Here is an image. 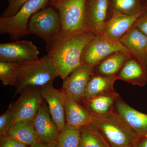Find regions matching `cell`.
<instances>
[{
	"instance_id": "1",
	"label": "cell",
	"mask_w": 147,
	"mask_h": 147,
	"mask_svg": "<svg viewBox=\"0 0 147 147\" xmlns=\"http://www.w3.org/2000/svg\"><path fill=\"white\" fill-rule=\"evenodd\" d=\"M95 36L88 31L71 34L61 33L46 45L47 57L63 81L82 64L84 48Z\"/></svg>"
},
{
	"instance_id": "2",
	"label": "cell",
	"mask_w": 147,
	"mask_h": 147,
	"mask_svg": "<svg viewBox=\"0 0 147 147\" xmlns=\"http://www.w3.org/2000/svg\"><path fill=\"white\" fill-rule=\"evenodd\" d=\"M59 76L47 55L36 60L18 63L14 96L30 89L41 90L53 85Z\"/></svg>"
},
{
	"instance_id": "3",
	"label": "cell",
	"mask_w": 147,
	"mask_h": 147,
	"mask_svg": "<svg viewBox=\"0 0 147 147\" xmlns=\"http://www.w3.org/2000/svg\"><path fill=\"white\" fill-rule=\"evenodd\" d=\"M91 124L110 147H133L140 138L114 111L104 116H92Z\"/></svg>"
},
{
	"instance_id": "4",
	"label": "cell",
	"mask_w": 147,
	"mask_h": 147,
	"mask_svg": "<svg viewBox=\"0 0 147 147\" xmlns=\"http://www.w3.org/2000/svg\"><path fill=\"white\" fill-rule=\"evenodd\" d=\"M51 0H29L16 14L8 18H0V33L7 34L11 39L18 40L28 35V24L32 16L47 6Z\"/></svg>"
},
{
	"instance_id": "5",
	"label": "cell",
	"mask_w": 147,
	"mask_h": 147,
	"mask_svg": "<svg viewBox=\"0 0 147 147\" xmlns=\"http://www.w3.org/2000/svg\"><path fill=\"white\" fill-rule=\"evenodd\" d=\"M87 0H51V6L59 12L61 34H71L88 31L86 25Z\"/></svg>"
},
{
	"instance_id": "6",
	"label": "cell",
	"mask_w": 147,
	"mask_h": 147,
	"mask_svg": "<svg viewBox=\"0 0 147 147\" xmlns=\"http://www.w3.org/2000/svg\"><path fill=\"white\" fill-rule=\"evenodd\" d=\"M28 28L30 34L41 38L46 45L51 44L61 32V22L59 12L52 6H46L32 16Z\"/></svg>"
},
{
	"instance_id": "7",
	"label": "cell",
	"mask_w": 147,
	"mask_h": 147,
	"mask_svg": "<svg viewBox=\"0 0 147 147\" xmlns=\"http://www.w3.org/2000/svg\"><path fill=\"white\" fill-rule=\"evenodd\" d=\"M128 52L120 40L97 35L86 45L82 55V63L94 67L101 61L116 52Z\"/></svg>"
},
{
	"instance_id": "8",
	"label": "cell",
	"mask_w": 147,
	"mask_h": 147,
	"mask_svg": "<svg viewBox=\"0 0 147 147\" xmlns=\"http://www.w3.org/2000/svg\"><path fill=\"white\" fill-rule=\"evenodd\" d=\"M39 51L32 41L16 40L0 44V62L22 63L39 59Z\"/></svg>"
},
{
	"instance_id": "9",
	"label": "cell",
	"mask_w": 147,
	"mask_h": 147,
	"mask_svg": "<svg viewBox=\"0 0 147 147\" xmlns=\"http://www.w3.org/2000/svg\"><path fill=\"white\" fill-rule=\"evenodd\" d=\"M93 67L82 63L63 81L62 90L69 97L82 104Z\"/></svg>"
},
{
	"instance_id": "10",
	"label": "cell",
	"mask_w": 147,
	"mask_h": 147,
	"mask_svg": "<svg viewBox=\"0 0 147 147\" xmlns=\"http://www.w3.org/2000/svg\"><path fill=\"white\" fill-rule=\"evenodd\" d=\"M43 100L41 90H27L20 94L15 102L12 125L20 121L33 120Z\"/></svg>"
},
{
	"instance_id": "11",
	"label": "cell",
	"mask_w": 147,
	"mask_h": 147,
	"mask_svg": "<svg viewBox=\"0 0 147 147\" xmlns=\"http://www.w3.org/2000/svg\"><path fill=\"white\" fill-rule=\"evenodd\" d=\"M33 121L38 140L55 146L60 130L52 119L48 105L45 100H43Z\"/></svg>"
},
{
	"instance_id": "12",
	"label": "cell",
	"mask_w": 147,
	"mask_h": 147,
	"mask_svg": "<svg viewBox=\"0 0 147 147\" xmlns=\"http://www.w3.org/2000/svg\"><path fill=\"white\" fill-rule=\"evenodd\" d=\"M113 111L139 137H147V114L131 108L120 96L116 99Z\"/></svg>"
},
{
	"instance_id": "13",
	"label": "cell",
	"mask_w": 147,
	"mask_h": 147,
	"mask_svg": "<svg viewBox=\"0 0 147 147\" xmlns=\"http://www.w3.org/2000/svg\"><path fill=\"white\" fill-rule=\"evenodd\" d=\"M141 15L128 16L113 10L110 19L94 35H102L112 39L120 40L134 26L137 19Z\"/></svg>"
},
{
	"instance_id": "14",
	"label": "cell",
	"mask_w": 147,
	"mask_h": 147,
	"mask_svg": "<svg viewBox=\"0 0 147 147\" xmlns=\"http://www.w3.org/2000/svg\"><path fill=\"white\" fill-rule=\"evenodd\" d=\"M41 93L48 105L52 119L60 131L66 124L64 94L62 89H56L53 85L43 88Z\"/></svg>"
},
{
	"instance_id": "15",
	"label": "cell",
	"mask_w": 147,
	"mask_h": 147,
	"mask_svg": "<svg viewBox=\"0 0 147 147\" xmlns=\"http://www.w3.org/2000/svg\"><path fill=\"white\" fill-rule=\"evenodd\" d=\"M108 0H87L86 7V25L87 30L95 34L109 20Z\"/></svg>"
},
{
	"instance_id": "16",
	"label": "cell",
	"mask_w": 147,
	"mask_h": 147,
	"mask_svg": "<svg viewBox=\"0 0 147 147\" xmlns=\"http://www.w3.org/2000/svg\"><path fill=\"white\" fill-rule=\"evenodd\" d=\"M133 57L147 65V36L133 26L120 40Z\"/></svg>"
},
{
	"instance_id": "17",
	"label": "cell",
	"mask_w": 147,
	"mask_h": 147,
	"mask_svg": "<svg viewBox=\"0 0 147 147\" xmlns=\"http://www.w3.org/2000/svg\"><path fill=\"white\" fill-rule=\"evenodd\" d=\"M116 76L131 85L144 86L147 83V65L131 57Z\"/></svg>"
},
{
	"instance_id": "18",
	"label": "cell",
	"mask_w": 147,
	"mask_h": 147,
	"mask_svg": "<svg viewBox=\"0 0 147 147\" xmlns=\"http://www.w3.org/2000/svg\"><path fill=\"white\" fill-rule=\"evenodd\" d=\"M64 94L66 123L78 129L91 124L92 120L91 114L82 104Z\"/></svg>"
},
{
	"instance_id": "19",
	"label": "cell",
	"mask_w": 147,
	"mask_h": 147,
	"mask_svg": "<svg viewBox=\"0 0 147 147\" xmlns=\"http://www.w3.org/2000/svg\"><path fill=\"white\" fill-rule=\"evenodd\" d=\"M131 57L128 52L120 51L113 53L93 67L94 73L116 76Z\"/></svg>"
},
{
	"instance_id": "20",
	"label": "cell",
	"mask_w": 147,
	"mask_h": 147,
	"mask_svg": "<svg viewBox=\"0 0 147 147\" xmlns=\"http://www.w3.org/2000/svg\"><path fill=\"white\" fill-rule=\"evenodd\" d=\"M116 80L117 79L115 76H107L94 73L87 84L84 100L115 92L114 85Z\"/></svg>"
},
{
	"instance_id": "21",
	"label": "cell",
	"mask_w": 147,
	"mask_h": 147,
	"mask_svg": "<svg viewBox=\"0 0 147 147\" xmlns=\"http://www.w3.org/2000/svg\"><path fill=\"white\" fill-rule=\"evenodd\" d=\"M119 96L114 92L84 100L81 104L92 116H104L113 112L115 101Z\"/></svg>"
},
{
	"instance_id": "22",
	"label": "cell",
	"mask_w": 147,
	"mask_h": 147,
	"mask_svg": "<svg viewBox=\"0 0 147 147\" xmlns=\"http://www.w3.org/2000/svg\"><path fill=\"white\" fill-rule=\"evenodd\" d=\"M5 136L30 146L39 141L35 130L33 120L20 121L13 123Z\"/></svg>"
},
{
	"instance_id": "23",
	"label": "cell",
	"mask_w": 147,
	"mask_h": 147,
	"mask_svg": "<svg viewBox=\"0 0 147 147\" xmlns=\"http://www.w3.org/2000/svg\"><path fill=\"white\" fill-rule=\"evenodd\" d=\"M79 147H110L105 138L92 124L79 128Z\"/></svg>"
},
{
	"instance_id": "24",
	"label": "cell",
	"mask_w": 147,
	"mask_h": 147,
	"mask_svg": "<svg viewBox=\"0 0 147 147\" xmlns=\"http://www.w3.org/2000/svg\"><path fill=\"white\" fill-rule=\"evenodd\" d=\"M112 11L128 16L141 15L147 11L144 0H108Z\"/></svg>"
},
{
	"instance_id": "25",
	"label": "cell",
	"mask_w": 147,
	"mask_h": 147,
	"mask_svg": "<svg viewBox=\"0 0 147 147\" xmlns=\"http://www.w3.org/2000/svg\"><path fill=\"white\" fill-rule=\"evenodd\" d=\"M79 129L75 128L66 123L60 131L55 147H79Z\"/></svg>"
},
{
	"instance_id": "26",
	"label": "cell",
	"mask_w": 147,
	"mask_h": 147,
	"mask_svg": "<svg viewBox=\"0 0 147 147\" xmlns=\"http://www.w3.org/2000/svg\"><path fill=\"white\" fill-rule=\"evenodd\" d=\"M18 63L0 62V79L3 86L15 87Z\"/></svg>"
},
{
	"instance_id": "27",
	"label": "cell",
	"mask_w": 147,
	"mask_h": 147,
	"mask_svg": "<svg viewBox=\"0 0 147 147\" xmlns=\"http://www.w3.org/2000/svg\"><path fill=\"white\" fill-rule=\"evenodd\" d=\"M15 102L11 103L7 110L0 116V135L5 136L12 125Z\"/></svg>"
},
{
	"instance_id": "28",
	"label": "cell",
	"mask_w": 147,
	"mask_h": 147,
	"mask_svg": "<svg viewBox=\"0 0 147 147\" xmlns=\"http://www.w3.org/2000/svg\"><path fill=\"white\" fill-rule=\"evenodd\" d=\"M29 0H8V5L0 18H8L16 14L22 6Z\"/></svg>"
},
{
	"instance_id": "29",
	"label": "cell",
	"mask_w": 147,
	"mask_h": 147,
	"mask_svg": "<svg viewBox=\"0 0 147 147\" xmlns=\"http://www.w3.org/2000/svg\"><path fill=\"white\" fill-rule=\"evenodd\" d=\"M1 147H28L23 143L7 136L1 137Z\"/></svg>"
},
{
	"instance_id": "30",
	"label": "cell",
	"mask_w": 147,
	"mask_h": 147,
	"mask_svg": "<svg viewBox=\"0 0 147 147\" xmlns=\"http://www.w3.org/2000/svg\"><path fill=\"white\" fill-rule=\"evenodd\" d=\"M134 26L147 36V11L139 16Z\"/></svg>"
},
{
	"instance_id": "31",
	"label": "cell",
	"mask_w": 147,
	"mask_h": 147,
	"mask_svg": "<svg viewBox=\"0 0 147 147\" xmlns=\"http://www.w3.org/2000/svg\"><path fill=\"white\" fill-rule=\"evenodd\" d=\"M133 147H147V137H140Z\"/></svg>"
},
{
	"instance_id": "32",
	"label": "cell",
	"mask_w": 147,
	"mask_h": 147,
	"mask_svg": "<svg viewBox=\"0 0 147 147\" xmlns=\"http://www.w3.org/2000/svg\"><path fill=\"white\" fill-rule=\"evenodd\" d=\"M55 146H52L45 144L43 142H40L38 141L36 143H35L30 147H55Z\"/></svg>"
},
{
	"instance_id": "33",
	"label": "cell",
	"mask_w": 147,
	"mask_h": 147,
	"mask_svg": "<svg viewBox=\"0 0 147 147\" xmlns=\"http://www.w3.org/2000/svg\"><path fill=\"white\" fill-rule=\"evenodd\" d=\"M144 3L145 7L147 9V0H144Z\"/></svg>"
}]
</instances>
